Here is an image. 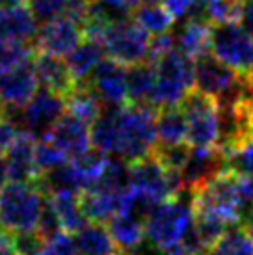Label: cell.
I'll use <instances>...</instances> for the list:
<instances>
[{"label":"cell","mask_w":253,"mask_h":255,"mask_svg":"<svg viewBox=\"0 0 253 255\" xmlns=\"http://www.w3.org/2000/svg\"><path fill=\"white\" fill-rule=\"evenodd\" d=\"M114 120L112 155L125 162H134L151 155L158 143L155 108L125 105L110 110Z\"/></svg>","instance_id":"6da1fadb"},{"label":"cell","mask_w":253,"mask_h":255,"mask_svg":"<svg viewBox=\"0 0 253 255\" xmlns=\"http://www.w3.org/2000/svg\"><path fill=\"white\" fill-rule=\"evenodd\" d=\"M196 213L192 203V194L183 192L155 207V211L145 220V239L158 252L173 248L183 241L190 227L194 226Z\"/></svg>","instance_id":"7a4b0ae2"},{"label":"cell","mask_w":253,"mask_h":255,"mask_svg":"<svg viewBox=\"0 0 253 255\" xmlns=\"http://www.w3.org/2000/svg\"><path fill=\"white\" fill-rule=\"evenodd\" d=\"M155 65V110L179 107L196 88V64L179 49H173L153 60Z\"/></svg>","instance_id":"3957f363"},{"label":"cell","mask_w":253,"mask_h":255,"mask_svg":"<svg viewBox=\"0 0 253 255\" xmlns=\"http://www.w3.org/2000/svg\"><path fill=\"white\" fill-rule=\"evenodd\" d=\"M43 196L37 183H6L0 190V226L9 233L35 231L47 203Z\"/></svg>","instance_id":"277c9868"},{"label":"cell","mask_w":253,"mask_h":255,"mask_svg":"<svg viewBox=\"0 0 253 255\" xmlns=\"http://www.w3.org/2000/svg\"><path fill=\"white\" fill-rule=\"evenodd\" d=\"M128 190L138 192L162 203L184 192L179 171L168 170L153 153L128 164Z\"/></svg>","instance_id":"5b68a950"},{"label":"cell","mask_w":253,"mask_h":255,"mask_svg":"<svg viewBox=\"0 0 253 255\" xmlns=\"http://www.w3.org/2000/svg\"><path fill=\"white\" fill-rule=\"evenodd\" d=\"M188 132L186 143L192 149H214L218 147L220 138V103L211 95L192 90L181 103Z\"/></svg>","instance_id":"8992f818"},{"label":"cell","mask_w":253,"mask_h":255,"mask_svg":"<svg viewBox=\"0 0 253 255\" xmlns=\"http://www.w3.org/2000/svg\"><path fill=\"white\" fill-rule=\"evenodd\" d=\"M211 54L240 77L253 78V36L240 22L212 24Z\"/></svg>","instance_id":"52a82bcc"},{"label":"cell","mask_w":253,"mask_h":255,"mask_svg":"<svg viewBox=\"0 0 253 255\" xmlns=\"http://www.w3.org/2000/svg\"><path fill=\"white\" fill-rule=\"evenodd\" d=\"M151 34H147L134 19H126L114 22L105 32L101 43L110 60L125 67H132L151 62Z\"/></svg>","instance_id":"ba28073f"},{"label":"cell","mask_w":253,"mask_h":255,"mask_svg":"<svg viewBox=\"0 0 253 255\" xmlns=\"http://www.w3.org/2000/svg\"><path fill=\"white\" fill-rule=\"evenodd\" d=\"M196 64V88L197 92L211 95L222 103H231L246 95V78L220 62L218 58L207 52L194 60Z\"/></svg>","instance_id":"9c48e42d"},{"label":"cell","mask_w":253,"mask_h":255,"mask_svg":"<svg viewBox=\"0 0 253 255\" xmlns=\"http://www.w3.org/2000/svg\"><path fill=\"white\" fill-rule=\"evenodd\" d=\"M67 112L65 97L50 92L47 88H39L30 99L26 107L17 112L22 132H26L35 142L49 138L52 128Z\"/></svg>","instance_id":"30bf717a"},{"label":"cell","mask_w":253,"mask_h":255,"mask_svg":"<svg viewBox=\"0 0 253 255\" xmlns=\"http://www.w3.org/2000/svg\"><path fill=\"white\" fill-rule=\"evenodd\" d=\"M88 84L103 103L105 110H116L128 105L125 65L118 64L110 58H105L93 71Z\"/></svg>","instance_id":"8fae6325"},{"label":"cell","mask_w":253,"mask_h":255,"mask_svg":"<svg viewBox=\"0 0 253 255\" xmlns=\"http://www.w3.org/2000/svg\"><path fill=\"white\" fill-rule=\"evenodd\" d=\"M37 84L39 80L34 69V60L0 73V108L9 112L22 110L35 95Z\"/></svg>","instance_id":"7c38bea8"},{"label":"cell","mask_w":253,"mask_h":255,"mask_svg":"<svg viewBox=\"0 0 253 255\" xmlns=\"http://www.w3.org/2000/svg\"><path fill=\"white\" fill-rule=\"evenodd\" d=\"M86 37L84 28L78 22L71 21L67 17L50 21L37 30L34 39V47L41 54L50 56H67L71 50Z\"/></svg>","instance_id":"4fadbf2b"},{"label":"cell","mask_w":253,"mask_h":255,"mask_svg":"<svg viewBox=\"0 0 253 255\" xmlns=\"http://www.w3.org/2000/svg\"><path fill=\"white\" fill-rule=\"evenodd\" d=\"M45 140H50L67 158L75 160L92 147V125L65 112V116L58 121L49 138Z\"/></svg>","instance_id":"5bb4252c"},{"label":"cell","mask_w":253,"mask_h":255,"mask_svg":"<svg viewBox=\"0 0 253 255\" xmlns=\"http://www.w3.org/2000/svg\"><path fill=\"white\" fill-rule=\"evenodd\" d=\"M225 170V155L218 147L214 149H192L186 166L181 171L184 192H194L207 184L211 179Z\"/></svg>","instance_id":"9a60e30c"},{"label":"cell","mask_w":253,"mask_h":255,"mask_svg":"<svg viewBox=\"0 0 253 255\" xmlns=\"http://www.w3.org/2000/svg\"><path fill=\"white\" fill-rule=\"evenodd\" d=\"M126 192H114L106 188H90L80 194V205L86 218L97 224H108L114 216L123 213Z\"/></svg>","instance_id":"2e32d148"},{"label":"cell","mask_w":253,"mask_h":255,"mask_svg":"<svg viewBox=\"0 0 253 255\" xmlns=\"http://www.w3.org/2000/svg\"><path fill=\"white\" fill-rule=\"evenodd\" d=\"M34 69L41 88H47L62 97H67L78 86L63 58L37 52L34 58Z\"/></svg>","instance_id":"e0dca14e"},{"label":"cell","mask_w":253,"mask_h":255,"mask_svg":"<svg viewBox=\"0 0 253 255\" xmlns=\"http://www.w3.org/2000/svg\"><path fill=\"white\" fill-rule=\"evenodd\" d=\"M35 140L22 132L15 145L6 153L7 179L15 183H35L39 179V170L35 164Z\"/></svg>","instance_id":"ac0fdd59"},{"label":"cell","mask_w":253,"mask_h":255,"mask_svg":"<svg viewBox=\"0 0 253 255\" xmlns=\"http://www.w3.org/2000/svg\"><path fill=\"white\" fill-rule=\"evenodd\" d=\"M105 56L106 50L103 47V43L93 39V37H84L65 56V62H67V67H69L71 75L75 77V80L78 84H84L90 80V77L97 69V65L105 60Z\"/></svg>","instance_id":"d6986e66"},{"label":"cell","mask_w":253,"mask_h":255,"mask_svg":"<svg viewBox=\"0 0 253 255\" xmlns=\"http://www.w3.org/2000/svg\"><path fill=\"white\" fill-rule=\"evenodd\" d=\"M37 30V21L28 7L0 6V39L28 43L35 39Z\"/></svg>","instance_id":"ffe728a7"},{"label":"cell","mask_w":253,"mask_h":255,"mask_svg":"<svg viewBox=\"0 0 253 255\" xmlns=\"http://www.w3.org/2000/svg\"><path fill=\"white\" fill-rule=\"evenodd\" d=\"M155 65L153 62L126 67V90H128V105L138 107H153L155 99Z\"/></svg>","instance_id":"44dd1931"},{"label":"cell","mask_w":253,"mask_h":255,"mask_svg":"<svg viewBox=\"0 0 253 255\" xmlns=\"http://www.w3.org/2000/svg\"><path fill=\"white\" fill-rule=\"evenodd\" d=\"M35 183L39 184V188L47 198L58 196V194H82L86 190L84 181L73 162H65L54 170L43 173Z\"/></svg>","instance_id":"7402d4cb"},{"label":"cell","mask_w":253,"mask_h":255,"mask_svg":"<svg viewBox=\"0 0 253 255\" xmlns=\"http://www.w3.org/2000/svg\"><path fill=\"white\" fill-rule=\"evenodd\" d=\"M211 36H212L211 22L188 19L183 24L179 36H175L177 49L181 50V52H184L192 60H197L199 56L211 52Z\"/></svg>","instance_id":"603a6c76"},{"label":"cell","mask_w":253,"mask_h":255,"mask_svg":"<svg viewBox=\"0 0 253 255\" xmlns=\"http://www.w3.org/2000/svg\"><path fill=\"white\" fill-rule=\"evenodd\" d=\"M73 237H75L80 255H118L120 252L106 224L88 222Z\"/></svg>","instance_id":"cb8c5ba5"},{"label":"cell","mask_w":253,"mask_h":255,"mask_svg":"<svg viewBox=\"0 0 253 255\" xmlns=\"http://www.w3.org/2000/svg\"><path fill=\"white\" fill-rule=\"evenodd\" d=\"M186 114L183 107H166L156 112V136L158 145H179L186 143Z\"/></svg>","instance_id":"d4e9b609"},{"label":"cell","mask_w":253,"mask_h":255,"mask_svg":"<svg viewBox=\"0 0 253 255\" xmlns=\"http://www.w3.org/2000/svg\"><path fill=\"white\" fill-rule=\"evenodd\" d=\"M108 231L120 250H136L145 239V222L134 214L121 213L108 222Z\"/></svg>","instance_id":"484cf974"},{"label":"cell","mask_w":253,"mask_h":255,"mask_svg":"<svg viewBox=\"0 0 253 255\" xmlns=\"http://www.w3.org/2000/svg\"><path fill=\"white\" fill-rule=\"evenodd\" d=\"M47 201L58 214L65 233H78L90 222L80 205V194H58V196L47 198Z\"/></svg>","instance_id":"4316f807"},{"label":"cell","mask_w":253,"mask_h":255,"mask_svg":"<svg viewBox=\"0 0 253 255\" xmlns=\"http://www.w3.org/2000/svg\"><path fill=\"white\" fill-rule=\"evenodd\" d=\"M65 105H67V112L80 118V120H84L90 125H93L101 118V114L105 112L103 103L99 101V97L95 95V92L90 88L88 82L78 84L65 97Z\"/></svg>","instance_id":"83f0119b"},{"label":"cell","mask_w":253,"mask_h":255,"mask_svg":"<svg viewBox=\"0 0 253 255\" xmlns=\"http://www.w3.org/2000/svg\"><path fill=\"white\" fill-rule=\"evenodd\" d=\"M132 15L134 21L153 37L169 34V30L175 22L173 15L169 13L162 4H143V6L136 7Z\"/></svg>","instance_id":"f1b7e54d"},{"label":"cell","mask_w":253,"mask_h":255,"mask_svg":"<svg viewBox=\"0 0 253 255\" xmlns=\"http://www.w3.org/2000/svg\"><path fill=\"white\" fill-rule=\"evenodd\" d=\"M207 255H253V239L242 224L233 226L212 244Z\"/></svg>","instance_id":"f546056e"},{"label":"cell","mask_w":253,"mask_h":255,"mask_svg":"<svg viewBox=\"0 0 253 255\" xmlns=\"http://www.w3.org/2000/svg\"><path fill=\"white\" fill-rule=\"evenodd\" d=\"M71 162L75 164V168L80 173L86 190H90V188H93L101 181L103 173L106 171V166L110 162V156L103 153V151H99V149L90 147L84 155H80L78 158L71 160Z\"/></svg>","instance_id":"4dcf8cb0"},{"label":"cell","mask_w":253,"mask_h":255,"mask_svg":"<svg viewBox=\"0 0 253 255\" xmlns=\"http://www.w3.org/2000/svg\"><path fill=\"white\" fill-rule=\"evenodd\" d=\"M225 170L244 181H253V142L240 143L225 151Z\"/></svg>","instance_id":"1f68e13d"},{"label":"cell","mask_w":253,"mask_h":255,"mask_svg":"<svg viewBox=\"0 0 253 255\" xmlns=\"http://www.w3.org/2000/svg\"><path fill=\"white\" fill-rule=\"evenodd\" d=\"M37 54L34 45L0 39V73L32 62Z\"/></svg>","instance_id":"d6a6232c"},{"label":"cell","mask_w":253,"mask_h":255,"mask_svg":"<svg viewBox=\"0 0 253 255\" xmlns=\"http://www.w3.org/2000/svg\"><path fill=\"white\" fill-rule=\"evenodd\" d=\"M244 0H207L205 15L211 24L239 22Z\"/></svg>","instance_id":"836d02e7"},{"label":"cell","mask_w":253,"mask_h":255,"mask_svg":"<svg viewBox=\"0 0 253 255\" xmlns=\"http://www.w3.org/2000/svg\"><path fill=\"white\" fill-rule=\"evenodd\" d=\"M73 0H30L28 9L37 22L47 24L56 19H63L69 15Z\"/></svg>","instance_id":"e575fe53"},{"label":"cell","mask_w":253,"mask_h":255,"mask_svg":"<svg viewBox=\"0 0 253 255\" xmlns=\"http://www.w3.org/2000/svg\"><path fill=\"white\" fill-rule=\"evenodd\" d=\"M67 160L69 158L63 155L62 151L50 142V140H39V142L35 143V164H37L39 175L54 170L58 166H62Z\"/></svg>","instance_id":"d590c367"},{"label":"cell","mask_w":253,"mask_h":255,"mask_svg":"<svg viewBox=\"0 0 253 255\" xmlns=\"http://www.w3.org/2000/svg\"><path fill=\"white\" fill-rule=\"evenodd\" d=\"M22 128L17 118V112L0 110V155H6L21 138Z\"/></svg>","instance_id":"8d00e7d4"},{"label":"cell","mask_w":253,"mask_h":255,"mask_svg":"<svg viewBox=\"0 0 253 255\" xmlns=\"http://www.w3.org/2000/svg\"><path fill=\"white\" fill-rule=\"evenodd\" d=\"M45 241L37 231L13 233V252L17 255H41Z\"/></svg>","instance_id":"74e56055"},{"label":"cell","mask_w":253,"mask_h":255,"mask_svg":"<svg viewBox=\"0 0 253 255\" xmlns=\"http://www.w3.org/2000/svg\"><path fill=\"white\" fill-rule=\"evenodd\" d=\"M41 255H80V252L77 248L75 237H71L69 233H60L45 241Z\"/></svg>","instance_id":"f35d334b"},{"label":"cell","mask_w":253,"mask_h":255,"mask_svg":"<svg viewBox=\"0 0 253 255\" xmlns=\"http://www.w3.org/2000/svg\"><path fill=\"white\" fill-rule=\"evenodd\" d=\"M240 24L253 36V0H244L242 13H240Z\"/></svg>","instance_id":"ab89813d"},{"label":"cell","mask_w":253,"mask_h":255,"mask_svg":"<svg viewBox=\"0 0 253 255\" xmlns=\"http://www.w3.org/2000/svg\"><path fill=\"white\" fill-rule=\"evenodd\" d=\"M4 250H13V233L0 226V252Z\"/></svg>","instance_id":"60d3db41"},{"label":"cell","mask_w":253,"mask_h":255,"mask_svg":"<svg viewBox=\"0 0 253 255\" xmlns=\"http://www.w3.org/2000/svg\"><path fill=\"white\" fill-rule=\"evenodd\" d=\"M6 179H7V168H6V158L0 155V190H2V186L6 184Z\"/></svg>","instance_id":"b9f144b4"},{"label":"cell","mask_w":253,"mask_h":255,"mask_svg":"<svg viewBox=\"0 0 253 255\" xmlns=\"http://www.w3.org/2000/svg\"><path fill=\"white\" fill-rule=\"evenodd\" d=\"M30 0H0V6L4 7H24V4H28Z\"/></svg>","instance_id":"7bdbcfd3"},{"label":"cell","mask_w":253,"mask_h":255,"mask_svg":"<svg viewBox=\"0 0 253 255\" xmlns=\"http://www.w3.org/2000/svg\"><path fill=\"white\" fill-rule=\"evenodd\" d=\"M140 248H141V246H140ZM140 248H136V250H120V252H118V255H141Z\"/></svg>","instance_id":"ee69618b"},{"label":"cell","mask_w":253,"mask_h":255,"mask_svg":"<svg viewBox=\"0 0 253 255\" xmlns=\"http://www.w3.org/2000/svg\"><path fill=\"white\" fill-rule=\"evenodd\" d=\"M0 255H17L13 250H4V252H0Z\"/></svg>","instance_id":"f6af8a7d"},{"label":"cell","mask_w":253,"mask_h":255,"mask_svg":"<svg viewBox=\"0 0 253 255\" xmlns=\"http://www.w3.org/2000/svg\"><path fill=\"white\" fill-rule=\"evenodd\" d=\"M252 142H253V123H252Z\"/></svg>","instance_id":"bcb514c9"}]
</instances>
